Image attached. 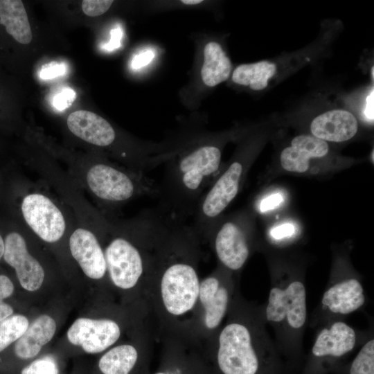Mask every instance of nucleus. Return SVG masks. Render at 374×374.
<instances>
[{"label":"nucleus","mask_w":374,"mask_h":374,"mask_svg":"<svg viewBox=\"0 0 374 374\" xmlns=\"http://www.w3.org/2000/svg\"><path fill=\"white\" fill-rule=\"evenodd\" d=\"M228 319L219 328L211 355L217 374H259L278 350L267 330L262 305L233 297Z\"/></svg>","instance_id":"1"},{"label":"nucleus","mask_w":374,"mask_h":374,"mask_svg":"<svg viewBox=\"0 0 374 374\" xmlns=\"http://www.w3.org/2000/svg\"><path fill=\"white\" fill-rule=\"evenodd\" d=\"M13 313V308L9 304L3 302L0 304V322L10 317Z\"/></svg>","instance_id":"33"},{"label":"nucleus","mask_w":374,"mask_h":374,"mask_svg":"<svg viewBox=\"0 0 374 374\" xmlns=\"http://www.w3.org/2000/svg\"><path fill=\"white\" fill-rule=\"evenodd\" d=\"M91 193L107 205H120L134 198L158 197V185L145 173L125 170L106 162L91 165L85 174Z\"/></svg>","instance_id":"5"},{"label":"nucleus","mask_w":374,"mask_h":374,"mask_svg":"<svg viewBox=\"0 0 374 374\" xmlns=\"http://www.w3.org/2000/svg\"><path fill=\"white\" fill-rule=\"evenodd\" d=\"M67 127L75 136L98 147H109L117 138L113 126L98 114L78 110L69 114Z\"/></svg>","instance_id":"14"},{"label":"nucleus","mask_w":374,"mask_h":374,"mask_svg":"<svg viewBox=\"0 0 374 374\" xmlns=\"http://www.w3.org/2000/svg\"><path fill=\"white\" fill-rule=\"evenodd\" d=\"M374 66L373 65L372 66L371 69V75H372V80H373L374 79Z\"/></svg>","instance_id":"36"},{"label":"nucleus","mask_w":374,"mask_h":374,"mask_svg":"<svg viewBox=\"0 0 374 374\" xmlns=\"http://www.w3.org/2000/svg\"><path fill=\"white\" fill-rule=\"evenodd\" d=\"M69 249L84 274L100 279L107 272L105 253L96 235L82 227L77 228L69 238Z\"/></svg>","instance_id":"11"},{"label":"nucleus","mask_w":374,"mask_h":374,"mask_svg":"<svg viewBox=\"0 0 374 374\" xmlns=\"http://www.w3.org/2000/svg\"><path fill=\"white\" fill-rule=\"evenodd\" d=\"M75 91L69 87L61 88L53 97V106L59 111L70 107L75 99Z\"/></svg>","instance_id":"24"},{"label":"nucleus","mask_w":374,"mask_h":374,"mask_svg":"<svg viewBox=\"0 0 374 374\" xmlns=\"http://www.w3.org/2000/svg\"><path fill=\"white\" fill-rule=\"evenodd\" d=\"M3 259L13 267L23 288L28 291L37 290L44 279L41 264L28 252L24 237L16 231L9 233L4 239Z\"/></svg>","instance_id":"10"},{"label":"nucleus","mask_w":374,"mask_h":374,"mask_svg":"<svg viewBox=\"0 0 374 374\" xmlns=\"http://www.w3.org/2000/svg\"><path fill=\"white\" fill-rule=\"evenodd\" d=\"M152 374H211L209 369L199 360L167 357L161 367Z\"/></svg>","instance_id":"20"},{"label":"nucleus","mask_w":374,"mask_h":374,"mask_svg":"<svg viewBox=\"0 0 374 374\" xmlns=\"http://www.w3.org/2000/svg\"><path fill=\"white\" fill-rule=\"evenodd\" d=\"M139 359L136 348L121 344L111 348L100 357L98 368L103 374H131Z\"/></svg>","instance_id":"19"},{"label":"nucleus","mask_w":374,"mask_h":374,"mask_svg":"<svg viewBox=\"0 0 374 374\" xmlns=\"http://www.w3.org/2000/svg\"><path fill=\"white\" fill-rule=\"evenodd\" d=\"M220 266L229 271L242 269L249 258L251 241L244 224L237 219L217 222L208 238Z\"/></svg>","instance_id":"6"},{"label":"nucleus","mask_w":374,"mask_h":374,"mask_svg":"<svg viewBox=\"0 0 374 374\" xmlns=\"http://www.w3.org/2000/svg\"><path fill=\"white\" fill-rule=\"evenodd\" d=\"M66 66L64 63L51 62L44 65L39 73V76L43 80H51L65 73Z\"/></svg>","instance_id":"27"},{"label":"nucleus","mask_w":374,"mask_h":374,"mask_svg":"<svg viewBox=\"0 0 374 374\" xmlns=\"http://www.w3.org/2000/svg\"><path fill=\"white\" fill-rule=\"evenodd\" d=\"M295 233V226L292 224L286 223L272 228L269 235L271 238L276 242H282L283 240L293 238Z\"/></svg>","instance_id":"26"},{"label":"nucleus","mask_w":374,"mask_h":374,"mask_svg":"<svg viewBox=\"0 0 374 374\" xmlns=\"http://www.w3.org/2000/svg\"><path fill=\"white\" fill-rule=\"evenodd\" d=\"M21 374H58L55 361L50 357L36 359L24 368Z\"/></svg>","instance_id":"23"},{"label":"nucleus","mask_w":374,"mask_h":374,"mask_svg":"<svg viewBox=\"0 0 374 374\" xmlns=\"http://www.w3.org/2000/svg\"><path fill=\"white\" fill-rule=\"evenodd\" d=\"M358 121L350 112L335 109L323 112L310 123L311 134L326 142L341 143L353 138L358 131Z\"/></svg>","instance_id":"13"},{"label":"nucleus","mask_w":374,"mask_h":374,"mask_svg":"<svg viewBox=\"0 0 374 374\" xmlns=\"http://www.w3.org/2000/svg\"><path fill=\"white\" fill-rule=\"evenodd\" d=\"M122 37L121 30L115 28L111 31V39L108 44L104 46L107 51H112L120 46V40Z\"/></svg>","instance_id":"32"},{"label":"nucleus","mask_w":374,"mask_h":374,"mask_svg":"<svg viewBox=\"0 0 374 374\" xmlns=\"http://www.w3.org/2000/svg\"><path fill=\"white\" fill-rule=\"evenodd\" d=\"M232 273L220 266L213 274L200 281L198 300L204 309L205 328L219 330L233 299Z\"/></svg>","instance_id":"7"},{"label":"nucleus","mask_w":374,"mask_h":374,"mask_svg":"<svg viewBox=\"0 0 374 374\" xmlns=\"http://www.w3.org/2000/svg\"><path fill=\"white\" fill-rule=\"evenodd\" d=\"M0 24L17 42L28 44L33 35L28 15L20 0H0Z\"/></svg>","instance_id":"17"},{"label":"nucleus","mask_w":374,"mask_h":374,"mask_svg":"<svg viewBox=\"0 0 374 374\" xmlns=\"http://www.w3.org/2000/svg\"><path fill=\"white\" fill-rule=\"evenodd\" d=\"M118 324L112 319L79 318L69 328L67 337L73 345L88 353H99L112 346L120 337Z\"/></svg>","instance_id":"9"},{"label":"nucleus","mask_w":374,"mask_h":374,"mask_svg":"<svg viewBox=\"0 0 374 374\" xmlns=\"http://www.w3.org/2000/svg\"><path fill=\"white\" fill-rule=\"evenodd\" d=\"M328 152L327 142L312 134H300L282 150L280 162L286 171L304 173L309 170L311 161L325 157Z\"/></svg>","instance_id":"12"},{"label":"nucleus","mask_w":374,"mask_h":374,"mask_svg":"<svg viewBox=\"0 0 374 374\" xmlns=\"http://www.w3.org/2000/svg\"><path fill=\"white\" fill-rule=\"evenodd\" d=\"M21 211L27 225L42 240L53 243L63 236L66 226L64 216L48 197L39 193L26 195Z\"/></svg>","instance_id":"8"},{"label":"nucleus","mask_w":374,"mask_h":374,"mask_svg":"<svg viewBox=\"0 0 374 374\" xmlns=\"http://www.w3.org/2000/svg\"><path fill=\"white\" fill-rule=\"evenodd\" d=\"M56 330L55 320L48 315H41L30 326L15 345V353L21 359L35 357L42 347L51 340Z\"/></svg>","instance_id":"15"},{"label":"nucleus","mask_w":374,"mask_h":374,"mask_svg":"<svg viewBox=\"0 0 374 374\" xmlns=\"http://www.w3.org/2000/svg\"><path fill=\"white\" fill-rule=\"evenodd\" d=\"M283 199V196L281 193H272L261 200L259 209L262 213L272 210L281 204Z\"/></svg>","instance_id":"28"},{"label":"nucleus","mask_w":374,"mask_h":374,"mask_svg":"<svg viewBox=\"0 0 374 374\" xmlns=\"http://www.w3.org/2000/svg\"><path fill=\"white\" fill-rule=\"evenodd\" d=\"M367 296L361 277L343 256H337L320 301L308 320L315 329L332 320H345L349 315L363 311Z\"/></svg>","instance_id":"4"},{"label":"nucleus","mask_w":374,"mask_h":374,"mask_svg":"<svg viewBox=\"0 0 374 374\" xmlns=\"http://www.w3.org/2000/svg\"><path fill=\"white\" fill-rule=\"evenodd\" d=\"M221 159V146L217 141L205 137L169 152L158 185V208L183 221L193 215L206 188L215 179Z\"/></svg>","instance_id":"2"},{"label":"nucleus","mask_w":374,"mask_h":374,"mask_svg":"<svg viewBox=\"0 0 374 374\" xmlns=\"http://www.w3.org/2000/svg\"><path fill=\"white\" fill-rule=\"evenodd\" d=\"M5 249L4 240L0 234V260L3 256Z\"/></svg>","instance_id":"35"},{"label":"nucleus","mask_w":374,"mask_h":374,"mask_svg":"<svg viewBox=\"0 0 374 374\" xmlns=\"http://www.w3.org/2000/svg\"><path fill=\"white\" fill-rule=\"evenodd\" d=\"M29 326L28 319L21 314L10 316L0 322V352L17 341Z\"/></svg>","instance_id":"21"},{"label":"nucleus","mask_w":374,"mask_h":374,"mask_svg":"<svg viewBox=\"0 0 374 374\" xmlns=\"http://www.w3.org/2000/svg\"><path fill=\"white\" fill-rule=\"evenodd\" d=\"M277 72L275 63L262 60L238 65L233 71L232 81L239 85L248 87L253 91L265 89L269 80Z\"/></svg>","instance_id":"18"},{"label":"nucleus","mask_w":374,"mask_h":374,"mask_svg":"<svg viewBox=\"0 0 374 374\" xmlns=\"http://www.w3.org/2000/svg\"><path fill=\"white\" fill-rule=\"evenodd\" d=\"M374 90L372 87L368 96L366 97L363 114L368 122H373L374 119Z\"/></svg>","instance_id":"30"},{"label":"nucleus","mask_w":374,"mask_h":374,"mask_svg":"<svg viewBox=\"0 0 374 374\" xmlns=\"http://www.w3.org/2000/svg\"><path fill=\"white\" fill-rule=\"evenodd\" d=\"M113 2L109 0H84L82 1V9L86 15L97 17L105 13Z\"/></svg>","instance_id":"25"},{"label":"nucleus","mask_w":374,"mask_h":374,"mask_svg":"<svg viewBox=\"0 0 374 374\" xmlns=\"http://www.w3.org/2000/svg\"><path fill=\"white\" fill-rule=\"evenodd\" d=\"M154 57V53L151 51H145L136 55L132 61L133 69H139L148 64Z\"/></svg>","instance_id":"31"},{"label":"nucleus","mask_w":374,"mask_h":374,"mask_svg":"<svg viewBox=\"0 0 374 374\" xmlns=\"http://www.w3.org/2000/svg\"><path fill=\"white\" fill-rule=\"evenodd\" d=\"M203 58L200 75L206 87H215L229 78L232 63L220 43L207 42L204 47Z\"/></svg>","instance_id":"16"},{"label":"nucleus","mask_w":374,"mask_h":374,"mask_svg":"<svg viewBox=\"0 0 374 374\" xmlns=\"http://www.w3.org/2000/svg\"><path fill=\"white\" fill-rule=\"evenodd\" d=\"M371 331L351 363L349 374H374V335Z\"/></svg>","instance_id":"22"},{"label":"nucleus","mask_w":374,"mask_h":374,"mask_svg":"<svg viewBox=\"0 0 374 374\" xmlns=\"http://www.w3.org/2000/svg\"><path fill=\"white\" fill-rule=\"evenodd\" d=\"M262 310L267 325L274 330L278 350L289 355L300 354L308 320L306 285L300 269L274 264Z\"/></svg>","instance_id":"3"},{"label":"nucleus","mask_w":374,"mask_h":374,"mask_svg":"<svg viewBox=\"0 0 374 374\" xmlns=\"http://www.w3.org/2000/svg\"><path fill=\"white\" fill-rule=\"evenodd\" d=\"M14 292V285L6 275H0V304L5 299L10 296Z\"/></svg>","instance_id":"29"},{"label":"nucleus","mask_w":374,"mask_h":374,"mask_svg":"<svg viewBox=\"0 0 374 374\" xmlns=\"http://www.w3.org/2000/svg\"><path fill=\"white\" fill-rule=\"evenodd\" d=\"M181 2L185 5H197L203 2V1L202 0H182Z\"/></svg>","instance_id":"34"}]
</instances>
